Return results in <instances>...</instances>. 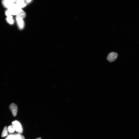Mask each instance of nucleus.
Returning <instances> with one entry per match:
<instances>
[{
  "label": "nucleus",
  "instance_id": "1",
  "mask_svg": "<svg viewBox=\"0 0 139 139\" xmlns=\"http://www.w3.org/2000/svg\"><path fill=\"white\" fill-rule=\"evenodd\" d=\"M22 9L16 4H14L8 9L5 12V14L7 16L10 15H17L22 11Z\"/></svg>",
  "mask_w": 139,
  "mask_h": 139
},
{
  "label": "nucleus",
  "instance_id": "3",
  "mask_svg": "<svg viewBox=\"0 0 139 139\" xmlns=\"http://www.w3.org/2000/svg\"><path fill=\"white\" fill-rule=\"evenodd\" d=\"M16 1V0H2V2L4 7L8 9Z\"/></svg>",
  "mask_w": 139,
  "mask_h": 139
},
{
  "label": "nucleus",
  "instance_id": "2",
  "mask_svg": "<svg viewBox=\"0 0 139 139\" xmlns=\"http://www.w3.org/2000/svg\"><path fill=\"white\" fill-rule=\"evenodd\" d=\"M15 128V131L19 134H22L23 132V129L21 124L19 122L17 121H14L12 123Z\"/></svg>",
  "mask_w": 139,
  "mask_h": 139
},
{
  "label": "nucleus",
  "instance_id": "15",
  "mask_svg": "<svg viewBox=\"0 0 139 139\" xmlns=\"http://www.w3.org/2000/svg\"><path fill=\"white\" fill-rule=\"evenodd\" d=\"M41 139V138H37V139Z\"/></svg>",
  "mask_w": 139,
  "mask_h": 139
},
{
  "label": "nucleus",
  "instance_id": "10",
  "mask_svg": "<svg viewBox=\"0 0 139 139\" xmlns=\"http://www.w3.org/2000/svg\"><path fill=\"white\" fill-rule=\"evenodd\" d=\"M7 129L6 127H5L4 128L2 134V137H4L7 136L8 135Z\"/></svg>",
  "mask_w": 139,
  "mask_h": 139
},
{
  "label": "nucleus",
  "instance_id": "13",
  "mask_svg": "<svg viewBox=\"0 0 139 139\" xmlns=\"http://www.w3.org/2000/svg\"><path fill=\"white\" fill-rule=\"evenodd\" d=\"M32 0H26V1L27 2V3L30 2L32 1Z\"/></svg>",
  "mask_w": 139,
  "mask_h": 139
},
{
  "label": "nucleus",
  "instance_id": "6",
  "mask_svg": "<svg viewBox=\"0 0 139 139\" xmlns=\"http://www.w3.org/2000/svg\"><path fill=\"white\" fill-rule=\"evenodd\" d=\"M17 24L19 29H22L24 28L25 24L24 20L22 18H16Z\"/></svg>",
  "mask_w": 139,
  "mask_h": 139
},
{
  "label": "nucleus",
  "instance_id": "5",
  "mask_svg": "<svg viewBox=\"0 0 139 139\" xmlns=\"http://www.w3.org/2000/svg\"><path fill=\"white\" fill-rule=\"evenodd\" d=\"M9 109L11 110L14 117L16 116L18 111V108L16 105L14 103H12L10 105Z\"/></svg>",
  "mask_w": 139,
  "mask_h": 139
},
{
  "label": "nucleus",
  "instance_id": "8",
  "mask_svg": "<svg viewBox=\"0 0 139 139\" xmlns=\"http://www.w3.org/2000/svg\"><path fill=\"white\" fill-rule=\"evenodd\" d=\"M26 15L25 12L22 10L19 14L16 15V18H22L23 19L25 17Z\"/></svg>",
  "mask_w": 139,
  "mask_h": 139
},
{
  "label": "nucleus",
  "instance_id": "9",
  "mask_svg": "<svg viewBox=\"0 0 139 139\" xmlns=\"http://www.w3.org/2000/svg\"><path fill=\"white\" fill-rule=\"evenodd\" d=\"M7 129L8 131L10 133H13L15 131L14 126L13 125L9 126Z\"/></svg>",
  "mask_w": 139,
  "mask_h": 139
},
{
  "label": "nucleus",
  "instance_id": "14",
  "mask_svg": "<svg viewBox=\"0 0 139 139\" xmlns=\"http://www.w3.org/2000/svg\"><path fill=\"white\" fill-rule=\"evenodd\" d=\"M10 139L9 138L7 137V138H6V139Z\"/></svg>",
  "mask_w": 139,
  "mask_h": 139
},
{
  "label": "nucleus",
  "instance_id": "7",
  "mask_svg": "<svg viewBox=\"0 0 139 139\" xmlns=\"http://www.w3.org/2000/svg\"><path fill=\"white\" fill-rule=\"evenodd\" d=\"M16 4L21 8L26 6L27 3L26 0H16Z\"/></svg>",
  "mask_w": 139,
  "mask_h": 139
},
{
  "label": "nucleus",
  "instance_id": "4",
  "mask_svg": "<svg viewBox=\"0 0 139 139\" xmlns=\"http://www.w3.org/2000/svg\"><path fill=\"white\" fill-rule=\"evenodd\" d=\"M118 56V54L117 53L113 52H110L108 55L107 59L110 62H112L116 60Z\"/></svg>",
  "mask_w": 139,
  "mask_h": 139
},
{
  "label": "nucleus",
  "instance_id": "12",
  "mask_svg": "<svg viewBox=\"0 0 139 139\" xmlns=\"http://www.w3.org/2000/svg\"><path fill=\"white\" fill-rule=\"evenodd\" d=\"M14 139H25L24 136L20 134L15 135Z\"/></svg>",
  "mask_w": 139,
  "mask_h": 139
},
{
  "label": "nucleus",
  "instance_id": "11",
  "mask_svg": "<svg viewBox=\"0 0 139 139\" xmlns=\"http://www.w3.org/2000/svg\"><path fill=\"white\" fill-rule=\"evenodd\" d=\"M7 20L8 22L10 24H12L14 22V20L12 19V15H10L7 16L6 19Z\"/></svg>",
  "mask_w": 139,
  "mask_h": 139
}]
</instances>
